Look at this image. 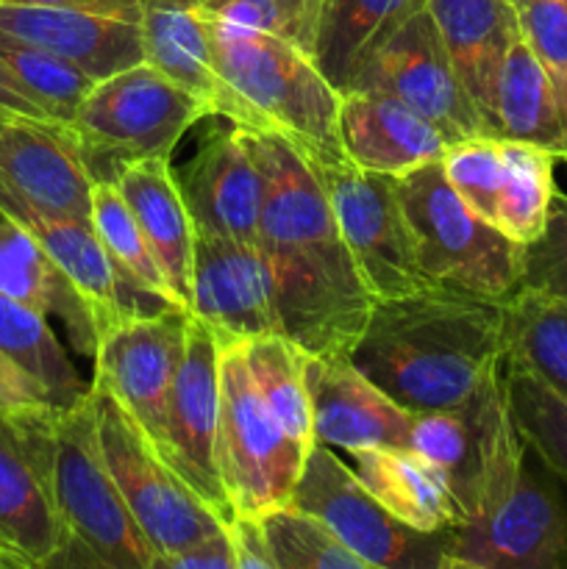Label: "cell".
I'll use <instances>...</instances> for the list:
<instances>
[{"mask_svg":"<svg viewBox=\"0 0 567 569\" xmlns=\"http://www.w3.org/2000/svg\"><path fill=\"white\" fill-rule=\"evenodd\" d=\"M0 61L9 67L11 76L22 87V92L50 117L64 126H72L78 114V106L94 87V78H89L81 67L50 50L37 48L31 42L9 37L0 31Z\"/></svg>","mask_w":567,"mask_h":569,"instance_id":"obj_35","label":"cell"},{"mask_svg":"<svg viewBox=\"0 0 567 569\" xmlns=\"http://www.w3.org/2000/svg\"><path fill=\"white\" fill-rule=\"evenodd\" d=\"M450 556L484 569H567V498L531 448L509 492L450 531Z\"/></svg>","mask_w":567,"mask_h":569,"instance_id":"obj_11","label":"cell"},{"mask_svg":"<svg viewBox=\"0 0 567 569\" xmlns=\"http://www.w3.org/2000/svg\"><path fill=\"white\" fill-rule=\"evenodd\" d=\"M176 176L195 237L259 239L267 187L245 128H215L206 133L198 153Z\"/></svg>","mask_w":567,"mask_h":569,"instance_id":"obj_17","label":"cell"},{"mask_svg":"<svg viewBox=\"0 0 567 569\" xmlns=\"http://www.w3.org/2000/svg\"><path fill=\"white\" fill-rule=\"evenodd\" d=\"M31 569H111L106 567L81 539H76L72 533H61V542L53 553L44 561H39L37 567Z\"/></svg>","mask_w":567,"mask_h":569,"instance_id":"obj_45","label":"cell"},{"mask_svg":"<svg viewBox=\"0 0 567 569\" xmlns=\"http://www.w3.org/2000/svg\"><path fill=\"white\" fill-rule=\"evenodd\" d=\"M106 467L153 553H178L226 531L220 517L159 456L120 400L89 383Z\"/></svg>","mask_w":567,"mask_h":569,"instance_id":"obj_7","label":"cell"},{"mask_svg":"<svg viewBox=\"0 0 567 569\" xmlns=\"http://www.w3.org/2000/svg\"><path fill=\"white\" fill-rule=\"evenodd\" d=\"M92 228L94 233H98L103 250L109 253V259L115 261V267L128 278V281L137 283L145 292L156 295V298L167 300V303L181 306L176 292L170 289V283H167L165 270H161L159 259H156V253L150 250L137 217H133L126 198H122L120 189H117V183H94Z\"/></svg>","mask_w":567,"mask_h":569,"instance_id":"obj_34","label":"cell"},{"mask_svg":"<svg viewBox=\"0 0 567 569\" xmlns=\"http://www.w3.org/2000/svg\"><path fill=\"white\" fill-rule=\"evenodd\" d=\"M504 353L567 400V303L520 287L504 303Z\"/></svg>","mask_w":567,"mask_h":569,"instance_id":"obj_30","label":"cell"},{"mask_svg":"<svg viewBox=\"0 0 567 569\" xmlns=\"http://www.w3.org/2000/svg\"><path fill=\"white\" fill-rule=\"evenodd\" d=\"M53 489L64 531L81 539L106 567L148 569L153 550L100 453L89 395L56 417Z\"/></svg>","mask_w":567,"mask_h":569,"instance_id":"obj_8","label":"cell"},{"mask_svg":"<svg viewBox=\"0 0 567 569\" xmlns=\"http://www.w3.org/2000/svg\"><path fill=\"white\" fill-rule=\"evenodd\" d=\"M259 526L281 569H376L322 522L292 506L261 517Z\"/></svg>","mask_w":567,"mask_h":569,"instance_id":"obj_37","label":"cell"},{"mask_svg":"<svg viewBox=\"0 0 567 569\" xmlns=\"http://www.w3.org/2000/svg\"><path fill=\"white\" fill-rule=\"evenodd\" d=\"M217 342H245L281 333L272 276L256 242L195 237L192 309Z\"/></svg>","mask_w":567,"mask_h":569,"instance_id":"obj_18","label":"cell"},{"mask_svg":"<svg viewBox=\"0 0 567 569\" xmlns=\"http://www.w3.org/2000/svg\"><path fill=\"white\" fill-rule=\"evenodd\" d=\"M350 259L376 300H395L434 287L417 264L395 178L339 164L317 170Z\"/></svg>","mask_w":567,"mask_h":569,"instance_id":"obj_12","label":"cell"},{"mask_svg":"<svg viewBox=\"0 0 567 569\" xmlns=\"http://www.w3.org/2000/svg\"><path fill=\"white\" fill-rule=\"evenodd\" d=\"M504 303L439 283L378 300L350 361L411 415L461 409L504 365Z\"/></svg>","mask_w":567,"mask_h":569,"instance_id":"obj_2","label":"cell"},{"mask_svg":"<svg viewBox=\"0 0 567 569\" xmlns=\"http://www.w3.org/2000/svg\"><path fill=\"white\" fill-rule=\"evenodd\" d=\"M148 569H233V550L228 528L189 550H178V553H153Z\"/></svg>","mask_w":567,"mask_h":569,"instance_id":"obj_43","label":"cell"},{"mask_svg":"<svg viewBox=\"0 0 567 569\" xmlns=\"http://www.w3.org/2000/svg\"><path fill=\"white\" fill-rule=\"evenodd\" d=\"M0 217L31 233L39 248L76 283L81 298L92 309L100 339L131 317L181 309L128 281L100 244L92 220H78V217L44 209L9 187L3 178H0Z\"/></svg>","mask_w":567,"mask_h":569,"instance_id":"obj_15","label":"cell"},{"mask_svg":"<svg viewBox=\"0 0 567 569\" xmlns=\"http://www.w3.org/2000/svg\"><path fill=\"white\" fill-rule=\"evenodd\" d=\"M0 106H3V109L26 111V114L33 117H48L26 92H22V87L17 83V78L11 76L9 67H6L3 61H0Z\"/></svg>","mask_w":567,"mask_h":569,"instance_id":"obj_47","label":"cell"},{"mask_svg":"<svg viewBox=\"0 0 567 569\" xmlns=\"http://www.w3.org/2000/svg\"><path fill=\"white\" fill-rule=\"evenodd\" d=\"M265 172L259 239L281 337L306 356H350L376 300L367 292L315 167L281 137L248 131Z\"/></svg>","mask_w":567,"mask_h":569,"instance_id":"obj_1","label":"cell"},{"mask_svg":"<svg viewBox=\"0 0 567 569\" xmlns=\"http://www.w3.org/2000/svg\"><path fill=\"white\" fill-rule=\"evenodd\" d=\"M517 17L523 39L548 72L567 117V0H528Z\"/></svg>","mask_w":567,"mask_h":569,"instance_id":"obj_40","label":"cell"},{"mask_svg":"<svg viewBox=\"0 0 567 569\" xmlns=\"http://www.w3.org/2000/svg\"><path fill=\"white\" fill-rule=\"evenodd\" d=\"M426 6L428 0H322L317 67L345 92L359 67Z\"/></svg>","mask_w":567,"mask_h":569,"instance_id":"obj_29","label":"cell"},{"mask_svg":"<svg viewBox=\"0 0 567 569\" xmlns=\"http://www.w3.org/2000/svg\"><path fill=\"white\" fill-rule=\"evenodd\" d=\"M289 506L322 522L376 569H439L450 553V531L422 533L400 522L326 445L309 448Z\"/></svg>","mask_w":567,"mask_h":569,"instance_id":"obj_9","label":"cell"},{"mask_svg":"<svg viewBox=\"0 0 567 569\" xmlns=\"http://www.w3.org/2000/svg\"><path fill=\"white\" fill-rule=\"evenodd\" d=\"M439 569H484V567H478V565H472V561H465V559H459V556H445V561L442 565H439Z\"/></svg>","mask_w":567,"mask_h":569,"instance_id":"obj_48","label":"cell"},{"mask_svg":"<svg viewBox=\"0 0 567 569\" xmlns=\"http://www.w3.org/2000/svg\"><path fill=\"white\" fill-rule=\"evenodd\" d=\"M44 406H56L48 389L37 378L28 376L20 365H14L9 356L0 353V411H31L44 409Z\"/></svg>","mask_w":567,"mask_h":569,"instance_id":"obj_42","label":"cell"},{"mask_svg":"<svg viewBox=\"0 0 567 569\" xmlns=\"http://www.w3.org/2000/svg\"><path fill=\"white\" fill-rule=\"evenodd\" d=\"M217 417H220V342L198 317H189L183 359L172 383L165 431L156 450L228 528L237 515L228 503L217 467Z\"/></svg>","mask_w":567,"mask_h":569,"instance_id":"obj_14","label":"cell"},{"mask_svg":"<svg viewBox=\"0 0 567 569\" xmlns=\"http://www.w3.org/2000/svg\"><path fill=\"white\" fill-rule=\"evenodd\" d=\"M228 537H231L233 550V569H281L276 556L270 553L265 533H261L259 520H237L228 526Z\"/></svg>","mask_w":567,"mask_h":569,"instance_id":"obj_44","label":"cell"},{"mask_svg":"<svg viewBox=\"0 0 567 569\" xmlns=\"http://www.w3.org/2000/svg\"><path fill=\"white\" fill-rule=\"evenodd\" d=\"M339 137L354 167L404 178L442 159L448 139L417 111L384 92H342Z\"/></svg>","mask_w":567,"mask_h":569,"instance_id":"obj_23","label":"cell"},{"mask_svg":"<svg viewBox=\"0 0 567 569\" xmlns=\"http://www.w3.org/2000/svg\"><path fill=\"white\" fill-rule=\"evenodd\" d=\"M206 31L217 72L242 100L250 131L281 137L315 170L348 164L339 137L342 92L309 50L220 20H206Z\"/></svg>","mask_w":567,"mask_h":569,"instance_id":"obj_3","label":"cell"},{"mask_svg":"<svg viewBox=\"0 0 567 569\" xmlns=\"http://www.w3.org/2000/svg\"><path fill=\"white\" fill-rule=\"evenodd\" d=\"M145 61L203 100L209 117L250 131L242 100L228 89L211 56L206 17L195 0H137Z\"/></svg>","mask_w":567,"mask_h":569,"instance_id":"obj_22","label":"cell"},{"mask_svg":"<svg viewBox=\"0 0 567 569\" xmlns=\"http://www.w3.org/2000/svg\"><path fill=\"white\" fill-rule=\"evenodd\" d=\"M306 453L261 400L242 342H220L217 467L233 515L261 520L292 503Z\"/></svg>","mask_w":567,"mask_h":569,"instance_id":"obj_6","label":"cell"},{"mask_svg":"<svg viewBox=\"0 0 567 569\" xmlns=\"http://www.w3.org/2000/svg\"><path fill=\"white\" fill-rule=\"evenodd\" d=\"M187 309L131 317L106 333L94 350V378L159 445L167 403L187 345Z\"/></svg>","mask_w":567,"mask_h":569,"instance_id":"obj_16","label":"cell"},{"mask_svg":"<svg viewBox=\"0 0 567 569\" xmlns=\"http://www.w3.org/2000/svg\"><path fill=\"white\" fill-rule=\"evenodd\" d=\"M0 178L33 203L92 220V189L70 126L0 106Z\"/></svg>","mask_w":567,"mask_h":569,"instance_id":"obj_19","label":"cell"},{"mask_svg":"<svg viewBox=\"0 0 567 569\" xmlns=\"http://www.w3.org/2000/svg\"><path fill=\"white\" fill-rule=\"evenodd\" d=\"M0 569H3V567H0Z\"/></svg>","mask_w":567,"mask_h":569,"instance_id":"obj_50","label":"cell"},{"mask_svg":"<svg viewBox=\"0 0 567 569\" xmlns=\"http://www.w3.org/2000/svg\"><path fill=\"white\" fill-rule=\"evenodd\" d=\"M0 31L72 61L94 81L145 61L139 22L100 11L0 3Z\"/></svg>","mask_w":567,"mask_h":569,"instance_id":"obj_21","label":"cell"},{"mask_svg":"<svg viewBox=\"0 0 567 569\" xmlns=\"http://www.w3.org/2000/svg\"><path fill=\"white\" fill-rule=\"evenodd\" d=\"M384 92L431 122L448 142L489 137L476 103L461 87L428 9L400 26L350 78L348 89Z\"/></svg>","mask_w":567,"mask_h":569,"instance_id":"obj_13","label":"cell"},{"mask_svg":"<svg viewBox=\"0 0 567 569\" xmlns=\"http://www.w3.org/2000/svg\"><path fill=\"white\" fill-rule=\"evenodd\" d=\"M203 117H209L203 100L142 61L94 81L70 128L89 178L115 183L137 161L172 156Z\"/></svg>","mask_w":567,"mask_h":569,"instance_id":"obj_5","label":"cell"},{"mask_svg":"<svg viewBox=\"0 0 567 569\" xmlns=\"http://www.w3.org/2000/svg\"><path fill=\"white\" fill-rule=\"evenodd\" d=\"M350 456L367 492L406 526L439 533L465 522L450 478L411 448H370Z\"/></svg>","mask_w":567,"mask_h":569,"instance_id":"obj_26","label":"cell"},{"mask_svg":"<svg viewBox=\"0 0 567 569\" xmlns=\"http://www.w3.org/2000/svg\"><path fill=\"white\" fill-rule=\"evenodd\" d=\"M117 189L137 217L167 283L183 309H192L195 228L170 156L137 161L117 178Z\"/></svg>","mask_w":567,"mask_h":569,"instance_id":"obj_25","label":"cell"},{"mask_svg":"<svg viewBox=\"0 0 567 569\" xmlns=\"http://www.w3.org/2000/svg\"><path fill=\"white\" fill-rule=\"evenodd\" d=\"M395 192L428 281L493 300L520 289L526 248L481 220L454 192L439 161L395 178Z\"/></svg>","mask_w":567,"mask_h":569,"instance_id":"obj_4","label":"cell"},{"mask_svg":"<svg viewBox=\"0 0 567 569\" xmlns=\"http://www.w3.org/2000/svg\"><path fill=\"white\" fill-rule=\"evenodd\" d=\"M61 409L0 411V567L31 569L61 542L56 506V417Z\"/></svg>","mask_w":567,"mask_h":569,"instance_id":"obj_10","label":"cell"},{"mask_svg":"<svg viewBox=\"0 0 567 569\" xmlns=\"http://www.w3.org/2000/svg\"><path fill=\"white\" fill-rule=\"evenodd\" d=\"M315 445L359 453L370 448H406L411 411L354 367L350 356H306Z\"/></svg>","mask_w":567,"mask_h":569,"instance_id":"obj_20","label":"cell"},{"mask_svg":"<svg viewBox=\"0 0 567 569\" xmlns=\"http://www.w3.org/2000/svg\"><path fill=\"white\" fill-rule=\"evenodd\" d=\"M0 353L37 378L59 409H70L89 395V383L81 381L48 317L6 292H0Z\"/></svg>","mask_w":567,"mask_h":569,"instance_id":"obj_31","label":"cell"},{"mask_svg":"<svg viewBox=\"0 0 567 569\" xmlns=\"http://www.w3.org/2000/svg\"><path fill=\"white\" fill-rule=\"evenodd\" d=\"M206 20L265 31L315 56L322 0H195Z\"/></svg>","mask_w":567,"mask_h":569,"instance_id":"obj_39","label":"cell"},{"mask_svg":"<svg viewBox=\"0 0 567 569\" xmlns=\"http://www.w3.org/2000/svg\"><path fill=\"white\" fill-rule=\"evenodd\" d=\"M9 6H53V9H89L100 14H115L122 20L139 22V3L137 0H0Z\"/></svg>","mask_w":567,"mask_h":569,"instance_id":"obj_46","label":"cell"},{"mask_svg":"<svg viewBox=\"0 0 567 569\" xmlns=\"http://www.w3.org/2000/svg\"><path fill=\"white\" fill-rule=\"evenodd\" d=\"M428 14L442 37L461 87L495 137V81L506 50L520 39L511 0H428Z\"/></svg>","mask_w":567,"mask_h":569,"instance_id":"obj_24","label":"cell"},{"mask_svg":"<svg viewBox=\"0 0 567 569\" xmlns=\"http://www.w3.org/2000/svg\"><path fill=\"white\" fill-rule=\"evenodd\" d=\"M506 181L498 200L495 228L511 242L528 248L543 237L556 194V156L528 142L504 139Z\"/></svg>","mask_w":567,"mask_h":569,"instance_id":"obj_33","label":"cell"},{"mask_svg":"<svg viewBox=\"0 0 567 569\" xmlns=\"http://www.w3.org/2000/svg\"><path fill=\"white\" fill-rule=\"evenodd\" d=\"M245 365L284 431L304 448L315 445L311 395L306 381V353L281 333H267L242 342Z\"/></svg>","mask_w":567,"mask_h":569,"instance_id":"obj_32","label":"cell"},{"mask_svg":"<svg viewBox=\"0 0 567 569\" xmlns=\"http://www.w3.org/2000/svg\"><path fill=\"white\" fill-rule=\"evenodd\" d=\"M506 392L517 431L531 453L567 483V400L509 359Z\"/></svg>","mask_w":567,"mask_h":569,"instance_id":"obj_36","label":"cell"},{"mask_svg":"<svg viewBox=\"0 0 567 569\" xmlns=\"http://www.w3.org/2000/svg\"><path fill=\"white\" fill-rule=\"evenodd\" d=\"M0 292L31 306L39 315L59 320L72 350L94 359L100 333L87 300L64 276V270L39 248L37 239L3 217H0Z\"/></svg>","mask_w":567,"mask_h":569,"instance_id":"obj_27","label":"cell"},{"mask_svg":"<svg viewBox=\"0 0 567 569\" xmlns=\"http://www.w3.org/2000/svg\"><path fill=\"white\" fill-rule=\"evenodd\" d=\"M495 137L545 148L567 161V117L526 39H515L495 81Z\"/></svg>","mask_w":567,"mask_h":569,"instance_id":"obj_28","label":"cell"},{"mask_svg":"<svg viewBox=\"0 0 567 569\" xmlns=\"http://www.w3.org/2000/svg\"><path fill=\"white\" fill-rule=\"evenodd\" d=\"M520 287L567 303V192L561 189L554 194L543 237L523 250Z\"/></svg>","mask_w":567,"mask_h":569,"instance_id":"obj_41","label":"cell"},{"mask_svg":"<svg viewBox=\"0 0 567 569\" xmlns=\"http://www.w3.org/2000/svg\"><path fill=\"white\" fill-rule=\"evenodd\" d=\"M445 178L454 192L476 211L481 220L495 226L498 200L506 181L504 139L472 137L450 142L439 159Z\"/></svg>","mask_w":567,"mask_h":569,"instance_id":"obj_38","label":"cell"},{"mask_svg":"<svg viewBox=\"0 0 567 569\" xmlns=\"http://www.w3.org/2000/svg\"><path fill=\"white\" fill-rule=\"evenodd\" d=\"M511 3H515V9H517V11H520V9H523V6H526V3H528V0H511Z\"/></svg>","mask_w":567,"mask_h":569,"instance_id":"obj_49","label":"cell"}]
</instances>
